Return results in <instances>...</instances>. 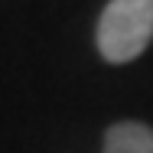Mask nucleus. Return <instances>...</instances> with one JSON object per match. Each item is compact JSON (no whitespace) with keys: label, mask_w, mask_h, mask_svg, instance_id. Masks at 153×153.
Listing matches in <instances>:
<instances>
[{"label":"nucleus","mask_w":153,"mask_h":153,"mask_svg":"<svg viewBox=\"0 0 153 153\" xmlns=\"http://www.w3.org/2000/svg\"><path fill=\"white\" fill-rule=\"evenodd\" d=\"M98 52L121 65L143 56L153 39V0H111L98 20Z\"/></svg>","instance_id":"obj_1"},{"label":"nucleus","mask_w":153,"mask_h":153,"mask_svg":"<svg viewBox=\"0 0 153 153\" xmlns=\"http://www.w3.org/2000/svg\"><path fill=\"white\" fill-rule=\"evenodd\" d=\"M104 153H153V127L140 121H121L108 127Z\"/></svg>","instance_id":"obj_2"}]
</instances>
